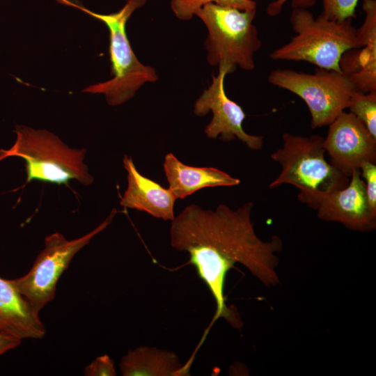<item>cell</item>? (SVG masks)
<instances>
[{
    "label": "cell",
    "instance_id": "6da1fadb",
    "mask_svg": "<svg viewBox=\"0 0 376 376\" xmlns=\"http://www.w3.org/2000/svg\"><path fill=\"white\" fill-rule=\"evenodd\" d=\"M253 207L252 202L236 210L219 204L212 210L190 204L171 221V246L189 254L188 263L195 267L216 304L215 313L198 346L219 318L235 329L243 325L237 311L228 306L224 296L227 273L236 263L246 267L265 286L279 283L277 253L282 251L283 242L278 235L268 241L258 237L251 221Z\"/></svg>",
    "mask_w": 376,
    "mask_h": 376
},
{
    "label": "cell",
    "instance_id": "7a4b0ae2",
    "mask_svg": "<svg viewBox=\"0 0 376 376\" xmlns=\"http://www.w3.org/2000/svg\"><path fill=\"white\" fill-rule=\"evenodd\" d=\"M323 139L319 135L283 133L282 147L270 155L281 165V170L269 187L292 185L299 190V201L314 210L325 196L345 187L349 177L327 162Z\"/></svg>",
    "mask_w": 376,
    "mask_h": 376
},
{
    "label": "cell",
    "instance_id": "3957f363",
    "mask_svg": "<svg viewBox=\"0 0 376 376\" xmlns=\"http://www.w3.org/2000/svg\"><path fill=\"white\" fill-rule=\"evenodd\" d=\"M56 1L81 10L102 22L109 32V55L113 78L89 86L83 92L104 94L109 105L117 106L132 98L144 84L153 83L158 79L155 69L143 65L136 58L126 33V24L130 17L148 0H125V3L118 11L109 14L93 12L71 0Z\"/></svg>",
    "mask_w": 376,
    "mask_h": 376
},
{
    "label": "cell",
    "instance_id": "277c9868",
    "mask_svg": "<svg viewBox=\"0 0 376 376\" xmlns=\"http://www.w3.org/2000/svg\"><path fill=\"white\" fill-rule=\"evenodd\" d=\"M290 21L296 35L270 54L272 60L304 61L318 68L341 72L339 62L347 50L361 48L352 19L315 18L306 8H293Z\"/></svg>",
    "mask_w": 376,
    "mask_h": 376
},
{
    "label": "cell",
    "instance_id": "5b68a950",
    "mask_svg": "<svg viewBox=\"0 0 376 376\" xmlns=\"http://www.w3.org/2000/svg\"><path fill=\"white\" fill-rule=\"evenodd\" d=\"M16 140L8 150L0 149V161L19 157L25 161L26 183L33 180L65 185L77 180L89 185L93 182L84 160L86 148H72L45 130L17 125Z\"/></svg>",
    "mask_w": 376,
    "mask_h": 376
},
{
    "label": "cell",
    "instance_id": "8992f818",
    "mask_svg": "<svg viewBox=\"0 0 376 376\" xmlns=\"http://www.w3.org/2000/svg\"><path fill=\"white\" fill-rule=\"evenodd\" d=\"M256 9L242 10L209 3L195 15L206 26L208 36L204 44L211 65H226L233 72L239 66L250 71L255 68L254 53L262 41L253 21Z\"/></svg>",
    "mask_w": 376,
    "mask_h": 376
},
{
    "label": "cell",
    "instance_id": "52a82bcc",
    "mask_svg": "<svg viewBox=\"0 0 376 376\" xmlns=\"http://www.w3.org/2000/svg\"><path fill=\"white\" fill-rule=\"evenodd\" d=\"M271 84L298 95L307 105L312 129L327 126L348 108L356 88L342 72L318 68L314 74L290 69L273 70Z\"/></svg>",
    "mask_w": 376,
    "mask_h": 376
},
{
    "label": "cell",
    "instance_id": "ba28073f",
    "mask_svg": "<svg viewBox=\"0 0 376 376\" xmlns=\"http://www.w3.org/2000/svg\"><path fill=\"white\" fill-rule=\"evenodd\" d=\"M117 210L87 234L71 240L55 232L45 239V248L38 253L30 270L23 276L9 279L16 290L40 313L55 297L57 283L74 256L113 221Z\"/></svg>",
    "mask_w": 376,
    "mask_h": 376
},
{
    "label": "cell",
    "instance_id": "9c48e42d",
    "mask_svg": "<svg viewBox=\"0 0 376 376\" xmlns=\"http://www.w3.org/2000/svg\"><path fill=\"white\" fill-rule=\"evenodd\" d=\"M218 74H212L211 85L204 90L195 102L194 113L197 116H206L212 112V120L204 130L209 139L230 141L238 139L253 150H260L264 143L262 136L247 134L242 127L246 114L242 108L228 97L224 89V79L227 74L232 73L226 65L218 66Z\"/></svg>",
    "mask_w": 376,
    "mask_h": 376
},
{
    "label": "cell",
    "instance_id": "30bf717a",
    "mask_svg": "<svg viewBox=\"0 0 376 376\" xmlns=\"http://www.w3.org/2000/svg\"><path fill=\"white\" fill-rule=\"evenodd\" d=\"M322 144L330 164L349 178L363 163L376 162V138L351 112L343 111L329 125Z\"/></svg>",
    "mask_w": 376,
    "mask_h": 376
},
{
    "label": "cell",
    "instance_id": "8fae6325",
    "mask_svg": "<svg viewBox=\"0 0 376 376\" xmlns=\"http://www.w3.org/2000/svg\"><path fill=\"white\" fill-rule=\"evenodd\" d=\"M347 185L325 196L316 207L318 217L325 221L338 222L359 232L376 228V211L370 206L364 181L359 169L350 175Z\"/></svg>",
    "mask_w": 376,
    "mask_h": 376
},
{
    "label": "cell",
    "instance_id": "7c38bea8",
    "mask_svg": "<svg viewBox=\"0 0 376 376\" xmlns=\"http://www.w3.org/2000/svg\"><path fill=\"white\" fill-rule=\"evenodd\" d=\"M123 162L127 173V187L120 198V205L145 212L157 219L173 221L177 199L173 192L141 174L131 157L124 155Z\"/></svg>",
    "mask_w": 376,
    "mask_h": 376
},
{
    "label": "cell",
    "instance_id": "4fadbf2b",
    "mask_svg": "<svg viewBox=\"0 0 376 376\" xmlns=\"http://www.w3.org/2000/svg\"><path fill=\"white\" fill-rule=\"evenodd\" d=\"M0 333L24 339H39L45 327L34 307L9 279L0 277Z\"/></svg>",
    "mask_w": 376,
    "mask_h": 376
},
{
    "label": "cell",
    "instance_id": "5bb4252c",
    "mask_svg": "<svg viewBox=\"0 0 376 376\" xmlns=\"http://www.w3.org/2000/svg\"><path fill=\"white\" fill-rule=\"evenodd\" d=\"M169 189L177 199H184L206 187H231L240 180L214 167H195L181 162L172 152L167 153L163 164Z\"/></svg>",
    "mask_w": 376,
    "mask_h": 376
},
{
    "label": "cell",
    "instance_id": "9a60e30c",
    "mask_svg": "<svg viewBox=\"0 0 376 376\" xmlns=\"http://www.w3.org/2000/svg\"><path fill=\"white\" fill-rule=\"evenodd\" d=\"M119 368L123 376L190 375L175 352L148 346L129 350L122 357Z\"/></svg>",
    "mask_w": 376,
    "mask_h": 376
},
{
    "label": "cell",
    "instance_id": "2e32d148",
    "mask_svg": "<svg viewBox=\"0 0 376 376\" xmlns=\"http://www.w3.org/2000/svg\"><path fill=\"white\" fill-rule=\"evenodd\" d=\"M209 3L236 8L242 10L256 9L253 0H171L170 5L175 16L180 20H190L197 10Z\"/></svg>",
    "mask_w": 376,
    "mask_h": 376
},
{
    "label": "cell",
    "instance_id": "e0dca14e",
    "mask_svg": "<svg viewBox=\"0 0 376 376\" xmlns=\"http://www.w3.org/2000/svg\"><path fill=\"white\" fill-rule=\"evenodd\" d=\"M348 108L361 120L370 133L376 138V91L362 93L354 91Z\"/></svg>",
    "mask_w": 376,
    "mask_h": 376
},
{
    "label": "cell",
    "instance_id": "ac0fdd59",
    "mask_svg": "<svg viewBox=\"0 0 376 376\" xmlns=\"http://www.w3.org/2000/svg\"><path fill=\"white\" fill-rule=\"evenodd\" d=\"M359 0H322L321 15L329 20L343 22L355 17Z\"/></svg>",
    "mask_w": 376,
    "mask_h": 376
},
{
    "label": "cell",
    "instance_id": "d6986e66",
    "mask_svg": "<svg viewBox=\"0 0 376 376\" xmlns=\"http://www.w3.org/2000/svg\"><path fill=\"white\" fill-rule=\"evenodd\" d=\"M364 179L366 196L370 206L376 211V165L373 162L363 163L360 169Z\"/></svg>",
    "mask_w": 376,
    "mask_h": 376
},
{
    "label": "cell",
    "instance_id": "ffe728a7",
    "mask_svg": "<svg viewBox=\"0 0 376 376\" xmlns=\"http://www.w3.org/2000/svg\"><path fill=\"white\" fill-rule=\"evenodd\" d=\"M86 376H114L116 371L113 359L107 354L97 357L84 369Z\"/></svg>",
    "mask_w": 376,
    "mask_h": 376
},
{
    "label": "cell",
    "instance_id": "44dd1931",
    "mask_svg": "<svg viewBox=\"0 0 376 376\" xmlns=\"http://www.w3.org/2000/svg\"><path fill=\"white\" fill-rule=\"evenodd\" d=\"M288 1V0H275L269 3L266 9L267 14L272 17L278 15L281 13L283 5ZM291 1H292V8H308L313 6L315 3V0H291Z\"/></svg>",
    "mask_w": 376,
    "mask_h": 376
},
{
    "label": "cell",
    "instance_id": "7402d4cb",
    "mask_svg": "<svg viewBox=\"0 0 376 376\" xmlns=\"http://www.w3.org/2000/svg\"><path fill=\"white\" fill-rule=\"evenodd\" d=\"M21 341L13 336L0 333V355L18 347Z\"/></svg>",
    "mask_w": 376,
    "mask_h": 376
}]
</instances>
